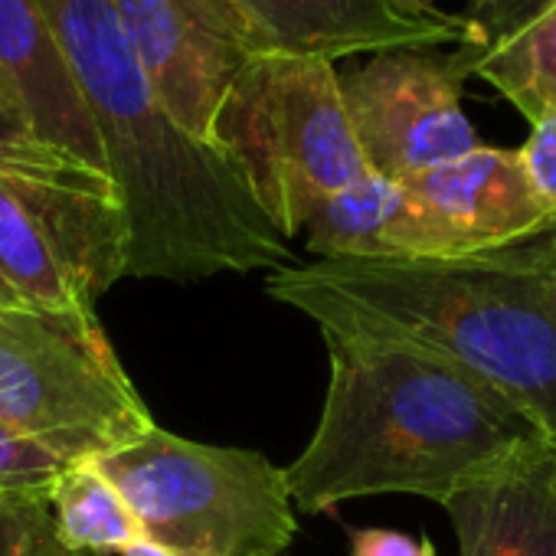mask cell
Returning <instances> with one entry per match:
<instances>
[{
    "label": "cell",
    "instance_id": "5",
    "mask_svg": "<svg viewBox=\"0 0 556 556\" xmlns=\"http://www.w3.org/2000/svg\"><path fill=\"white\" fill-rule=\"evenodd\" d=\"M92 462L125 497L141 536L177 556H282L299 536L286 468L258 452L193 442L154 422Z\"/></svg>",
    "mask_w": 556,
    "mask_h": 556
},
{
    "label": "cell",
    "instance_id": "2",
    "mask_svg": "<svg viewBox=\"0 0 556 556\" xmlns=\"http://www.w3.org/2000/svg\"><path fill=\"white\" fill-rule=\"evenodd\" d=\"M265 295L318 328H357L435 354L556 439V299L540 239L471 255L278 265Z\"/></svg>",
    "mask_w": 556,
    "mask_h": 556
},
{
    "label": "cell",
    "instance_id": "13",
    "mask_svg": "<svg viewBox=\"0 0 556 556\" xmlns=\"http://www.w3.org/2000/svg\"><path fill=\"white\" fill-rule=\"evenodd\" d=\"M0 73L43 144L109 177L92 115L40 0H0Z\"/></svg>",
    "mask_w": 556,
    "mask_h": 556
},
{
    "label": "cell",
    "instance_id": "14",
    "mask_svg": "<svg viewBox=\"0 0 556 556\" xmlns=\"http://www.w3.org/2000/svg\"><path fill=\"white\" fill-rule=\"evenodd\" d=\"M305 245L318 258H419L416 213L396 180L364 174L328 197L305 226Z\"/></svg>",
    "mask_w": 556,
    "mask_h": 556
},
{
    "label": "cell",
    "instance_id": "26",
    "mask_svg": "<svg viewBox=\"0 0 556 556\" xmlns=\"http://www.w3.org/2000/svg\"><path fill=\"white\" fill-rule=\"evenodd\" d=\"M543 239H553V242H556V219L543 229Z\"/></svg>",
    "mask_w": 556,
    "mask_h": 556
},
{
    "label": "cell",
    "instance_id": "23",
    "mask_svg": "<svg viewBox=\"0 0 556 556\" xmlns=\"http://www.w3.org/2000/svg\"><path fill=\"white\" fill-rule=\"evenodd\" d=\"M122 556H177V553H170V549H164V546H157V543H151V540H138V543H131Z\"/></svg>",
    "mask_w": 556,
    "mask_h": 556
},
{
    "label": "cell",
    "instance_id": "6",
    "mask_svg": "<svg viewBox=\"0 0 556 556\" xmlns=\"http://www.w3.org/2000/svg\"><path fill=\"white\" fill-rule=\"evenodd\" d=\"M0 422L66 462L102 458L154 419L96 315L0 308Z\"/></svg>",
    "mask_w": 556,
    "mask_h": 556
},
{
    "label": "cell",
    "instance_id": "7",
    "mask_svg": "<svg viewBox=\"0 0 556 556\" xmlns=\"http://www.w3.org/2000/svg\"><path fill=\"white\" fill-rule=\"evenodd\" d=\"M125 278V219L109 187L0 170V308L96 315Z\"/></svg>",
    "mask_w": 556,
    "mask_h": 556
},
{
    "label": "cell",
    "instance_id": "22",
    "mask_svg": "<svg viewBox=\"0 0 556 556\" xmlns=\"http://www.w3.org/2000/svg\"><path fill=\"white\" fill-rule=\"evenodd\" d=\"M540 4H543V0H497V4H491L484 11L465 14L468 24H471V40H488V37H497V34L510 30L514 24L530 17Z\"/></svg>",
    "mask_w": 556,
    "mask_h": 556
},
{
    "label": "cell",
    "instance_id": "11",
    "mask_svg": "<svg viewBox=\"0 0 556 556\" xmlns=\"http://www.w3.org/2000/svg\"><path fill=\"white\" fill-rule=\"evenodd\" d=\"M252 21L265 50L321 60L357 53L422 50L471 37L468 17L435 0H232Z\"/></svg>",
    "mask_w": 556,
    "mask_h": 556
},
{
    "label": "cell",
    "instance_id": "27",
    "mask_svg": "<svg viewBox=\"0 0 556 556\" xmlns=\"http://www.w3.org/2000/svg\"><path fill=\"white\" fill-rule=\"evenodd\" d=\"M549 442V448H553V455H556V439H546Z\"/></svg>",
    "mask_w": 556,
    "mask_h": 556
},
{
    "label": "cell",
    "instance_id": "12",
    "mask_svg": "<svg viewBox=\"0 0 556 556\" xmlns=\"http://www.w3.org/2000/svg\"><path fill=\"white\" fill-rule=\"evenodd\" d=\"M442 507L458 556H556V455L546 435L510 452Z\"/></svg>",
    "mask_w": 556,
    "mask_h": 556
},
{
    "label": "cell",
    "instance_id": "4",
    "mask_svg": "<svg viewBox=\"0 0 556 556\" xmlns=\"http://www.w3.org/2000/svg\"><path fill=\"white\" fill-rule=\"evenodd\" d=\"M210 144L286 242L305 232L328 197L370 174L341 102L338 66L321 56H252L216 109Z\"/></svg>",
    "mask_w": 556,
    "mask_h": 556
},
{
    "label": "cell",
    "instance_id": "19",
    "mask_svg": "<svg viewBox=\"0 0 556 556\" xmlns=\"http://www.w3.org/2000/svg\"><path fill=\"white\" fill-rule=\"evenodd\" d=\"M0 556H73L60 546L50 504H0Z\"/></svg>",
    "mask_w": 556,
    "mask_h": 556
},
{
    "label": "cell",
    "instance_id": "24",
    "mask_svg": "<svg viewBox=\"0 0 556 556\" xmlns=\"http://www.w3.org/2000/svg\"><path fill=\"white\" fill-rule=\"evenodd\" d=\"M536 239H540V245H543V252H546L549 286H553V299H556V242H553V239H543V236H536Z\"/></svg>",
    "mask_w": 556,
    "mask_h": 556
},
{
    "label": "cell",
    "instance_id": "16",
    "mask_svg": "<svg viewBox=\"0 0 556 556\" xmlns=\"http://www.w3.org/2000/svg\"><path fill=\"white\" fill-rule=\"evenodd\" d=\"M50 514L60 546L73 556H122L141 540L135 514L92 458L73 462L63 471L50 497Z\"/></svg>",
    "mask_w": 556,
    "mask_h": 556
},
{
    "label": "cell",
    "instance_id": "20",
    "mask_svg": "<svg viewBox=\"0 0 556 556\" xmlns=\"http://www.w3.org/2000/svg\"><path fill=\"white\" fill-rule=\"evenodd\" d=\"M517 157L536 200L543 203L553 223L556 219V112L530 125V138L517 148Z\"/></svg>",
    "mask_w": 556,
    "mask_h": 556
},
{
    "label": "cell",
    "instance_id": "1",
    "mask_svg": "<svg viewBox=\"0 0 556 556\" xmlns=\"http://www.w3.org/2000/svg\"><path fill=\"white\" fill-rule=\"evenodd\" d=\"M92 115L125 219V278L203 282L292 265L239 170L161 109L112 0H40Z\"/></svg>",
    "mask_w": 556,
    "mask_h": 556
},
{
    "label": "cell",
    "instance_id": "25",
    "mask_svg": "<svg viewBox=\"0 0 556 556\" xmlns=\"http://www.w3.org/2000/svg\"><path fill=\"white\" fill-rule=\"evenodd\" d=\"M491 4H497V0H471V11H484Z\"/></svg>",
    "mask_w": 556,
    "mask_h": 556
},
{
    "label": "cell",
    "instance_id": "8",
    "mask_svg": "<svg viewBox=\"0 0 556 556\" xmlns=\"http://www.w3.org/2000/svg\"><path fill=\"white\" fill-rule=\"evenodd\" d=\"M471 47L387 50L341 73L338 89L370 174L409 180L475 151L481 141L462 109Z\"/></svg>",
    "mask_w": 556,
    "mask_h": 556
},
{
    "label": "cell",
    "instance_id": "3",
    "mask_svg": "<svg viewBox=\"0 0 556 556\" xmlns=\"http://www.w3.org/2000/svg\"><path fill=\"white\" fill-rule=\"evenodd\" d=\"M328 393L305 452L286 468L299 514L374 494L439 507L540 432L468 370L357 328H318Z\"/></svg>",
    "mask_w": 556,
    "mask_h": 556
},
{
    "label": "cell",
    "instance_id": "21",
    "mask_svg": "<svg viewBox=\"0 0 556 556\" xmlns=\"http://www.w3.org/2000/svg\"><path fill=\"white\" fill-rule=\"evenodd\" d=\"M351 556H435L432 540L393 527H348Z\"/></svg>",
    "mask_w": 556,
    "mask_h": 556
},
{
    "label": "cell",
    "instance_id": "18",
    "mask_svg": "<svg viewBox=\"0 0 556 556\" xmlns=\"http://www.w3.org/2000/svg\"><path fill=\"white\" fill-rule=\"evenodd\" d=\"M70 465L37 439L0 422V504H50Z\"/></svg>",
    "mask_w": 556,
    "mask_h": 556
},
{
    "label": "cell",
    "instance_id": "10",
    "mask_svg": "<svg viewBox=\"0 0 556 556\" xmlns=\"http://www.w3.org/2000/svg\"><path fill=\"white\" fill-rule=\"evenodd\" d=\"M400 184L416 210L426 255L504 249L536 239L549 226L517 151L507 148L478 144Z\"/></svg>",
    "mask_w": 556,
    "mask_h": 556
},
{
    "label": "cell",
    "instance_id": "17",
    "mask_svg": "<svg viewBox=\"0 0 556 556\" xmlns=\"http://www.w3.org/2000/svg\"><path fill=\"white\" fill-rule=\"evenodd\" d=\"M0 170L21 174V177H40V180H60V184H83V187H109L112 180L89 170L86 164L66 157L63 151L43 144L30 125V115L24 102L17 99L8 76L0 73ZM115 193V190H112Z\"/></svg>",
    "mask_w": 556,
    "mask_h": 556
},
{
    "label": "cell",
    "instance_id": "15",
    "mask_svg": "<svg viewBox=\"0 0 556 556\" xmlns=\"http://www.w3.org/2000/svg\"><path fill=\"white\" fill-rule=\"evenodd\" d=\"M471 47V76L491 83L530 125L556 112V0L543 4L488 40Z\"/></svg>",
    "mask_w": 556,
    "mask_h": 556
},
{
    "label": "cell",
    "instance_id": "9",
    "mask_svg": "<svg viewBox=\"0 0 556 556\" xmlns=\"http://www.w3.org/2000/svg\"><path fill=\"white\" fill-rule=\"evenodd\" d=\"M112 8L167 118L210 144L232 79L268 53L252 21L232 0H112Z\"/></svg>",
    "mask_w": 556,
    "mask_h": 556
}]
</instances>
